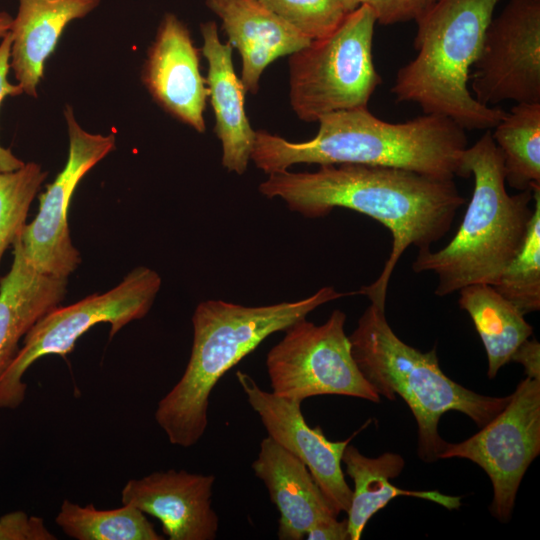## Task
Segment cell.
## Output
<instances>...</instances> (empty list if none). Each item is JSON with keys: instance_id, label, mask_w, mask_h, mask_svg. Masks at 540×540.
Instances as JSON below:
<instances>
[{"instance_id": "cell-5", "label": "cell", "mask_w": 540, "mask_h": 540, "mask_svg": "<svg viewBox=\"0 0 540 540\" xmlns=\"http://www.w3.org/2000/svg\"><path fill=\"white\" fill-rule=\"evenodd\" d=\"M501 0H439L415 22L416 56L397 72L392 94L424 114L462 128L493 129L506 111L478 102L468 88L485 31Z\"/></svg>"}, {"instance_id": "cell-34", "label": "cell", "mask_w": 540, "mask_h": 540, "mask_svg": "<svg viewBox=\"0 0 540 540\" xmlns=\"http://www.w3.org/2000/svg\"><path fill=\"white\" fill-rule=\"evenodd\" d=\"M345 10L350 13L361 5L362 0H339Z\"/></svg>"}, {"instance_id": "cell-22", "label": "cell", "mask_w": 540, "mask_h": 540, "mask_svg": "<svg viewBox=\"0 0 540 540\" xmlns=\"http://www.w3.org/2000/svg\"><path fill=\"white\" fill-rule=\"evenodd\" d=\"M459 306L466 311L484 345L489 378H494L517 348L532 335L520 310L492 285L478 283L459 290Z\"/></svg>"}, {"instance_id": "cell-26", "label": "cell", "mask_w": 540, "mask_h": 540, "mask_svg": "<svg viewBox=\"0 0 540 540\" xmlns=\"http://www.w3.org/2000/svg\"><path fill=\"white\" fill-rule=\"evenodd\" d=\"M48 172L35 162L0 172V262L27 224L30 206Z\"/></svg>"}, {"instance_id": "cell-10", "label": "cell", "mask_w": 540, "mask_h": 540, "mask_svg": "<svg viewBox=\"0 0 540 540\" xmlns=\"http://www.w3.org/2000/svg\"><path fill=\"white\" fill-rule=\"evenodd\" d=\"M540 453V380L526 376L507 405L480 431L447 443L439 459L464 458L480 466L493 486L491 511L509 520L522 478Z\"/></svg>"}, {"instance_id": "cell-9", "label": "cell", "mask_w": 540, "mask_h": 540, "mask_svg": "<svg viewBox=\"0 0 540 540\" xmlns=\"http://www.w3.org/2000/svg\"><path fill=\"white\" fill-rule=\"evenodd\" d=\"M345 322L346 314L336 309L321 325L304 318L287 328L266 357L272 392L301 403L317 395L379 402L353 357Z\"/></svg>"}, {"instance_id": "cell-3", "label": "cell", "mask_w": 540, "mask_h": 540, "mask_svg": "<svg viewBox=\"0 0 540 540\" xmlns=\"http://www.w3.org/2000/svg\"><path fill=\"white\" fill-rule=\"evenodd\" d=\"M351 294L325 286L298 301L264 306L200 302L192 316L193 344L186 369L155 411V420L169 442L188 448L201 439L208 426L213 388L268 336L285 331L317 307Z\"/></svg>"}, {"instance_id": "cell-1", "label": "cell", "mask_w": 540, "mask_h": 540, "mask_svg": "<svg viewBox=\"0 0 540 540\" xmlns=\"http://www.w3.org/2000/svg\"><path fill=\"white\" fill-rule=\"evenodd\" d=\"M258 189L266 198H279L291 211L306 218H320L334 208H347L385 226L392 237L390 255L379 277L358 291L382 308L390 278L405 250L410 246L418 251L430 249L447 234L465 203L454 179L362 164L273 173Z\"/></svg>"}, {"instance_id": "cell-6", "label": "cell", "mask_w": 540, "mask_h": 540, "mask_svg": "<svg viewBox=\"0 0 540 540\" xmlns=\"http://www.w3.org/2000/svg\"><path fill=\"white\" fill-rule=\"evenodd\" d=\"M349 340L360 371L376 392L388 400L398 394L412 411L423 461H436L447 445L438 433L446 412H461L482 427L509 402L510 395L485 396L451 380L441 370L435 349L422 352L398 338L385 308L371 303Z\"/></svg>"}, {"instance_id": "cell-20", "label": "cell", "mask_w": 540, "mask_h": 540, "mask_svg": "<svg viewBox=\"0 0 540 540\" xmlns=\"http://www.w3.org/2000/svg\"><path fill=\"white\" fill-rule=\"evenodd\" d=\"M68 278L42 273L27 260L20 236L13 244V261L0 279V374L19 349V341L44 315L61 305Z\"/></svg>"}, {"instance_id": "cell-4", "label": "cell", "mask_w": 540, "mask_h": 540, "mask_svg": "<svg viewBox=\"0 0 540 540\" xmlns=\"http://www.w3.org/2000/svg\"><path fill=\"white\" fill-rule=\"evenodd\" d=\"M474 188L460 227L438 251H418L412 269L437 276L435 295L447 296L478 283L495 285L522 246L532 217V189L506 190L500 150L485 132L464 154Z\"/></svg>"}, {"instance_id": "cell-12", "label": "cell", "mask_w": 540, "mask_h": 540, "mask_svg": "<svg viewBox=\"0 0 540 540\" xmlns=\"http://www.w3.org/2000/svg\"><path fill=\"white\" fill-rule=\"evenodd\" d=\"M469 80L486 106L540 103V0H510L492 17Z\"/></svg>"}, {"instance_id": "cell-23", "label": "cell", "mask_w": 540, "mask_h": 540, "mask_svg": "<svg viewBox=\"0 0 540 540\" xmlns=\"http://www.w3.org/2000/svg\"><path fill=\"white\" fill-rule=\"evenodd\" d=\"M493 129L509 186L525 191L540 184V103H516Z\"/></svg>"}, {"instance_id": "cell-32", "label": "cell", "mask_w": 540, "mask_h": 540, "mask_svg": "<svg viewBox=\"0 0 540 540\" xmlns=\"http://www.w3.org/2000/svg\"><path fill=\"white\" fill-rule=\"evenodd\" d=\"M511 361L520 363L528 377L540 380V344L537 340L524 341L512 355Z\"/></svg>"}, {"instance_id": "cell-27", "label": "cell", "mask_w": 540, "mask_h": 540, "mask_svg": "<svg viewBox=\"0 0 540 540\" xmlns=\"http://www.w3.org/2000/svg\"><path fill=\"white\" fill-rule=\"evenodd\" d=\"M309 40L333 33L348 12L339 0H258Z\"/></svg>"}, {"instance_id": "cell-14", "label": "cell", "mask_w": 540, "mask_h": 540, "mask_svg": "<svg viewBox=\"0 0 540 540\" xmlns=\"http://www.w3.org/2000/svg\"><path fill=\"white\" fill-rule=\"evenodd\" d=\"M200 68V50L189 29L176 15L166 13L147 51L141 80L164 111L204 133L209 92Z\"/></svg>"}, {"instance_id": "cell-2", "label": "cell", "mask_w": 540, "mask_h": 540, "mask_svg": "<svg viewBox=\"0 0 540 540\" xmlns=\"http://www.w3.org/2000/svg\"><path fill=\"white\" fill-rule=\"evenodd\" d=\"M318 122L317 134L302 142L257 130L251 161L267 175L305 163L393 167L441 179L469 177L465 129L445 116L423 114L391 123L365 107L333 112Z\"/></svg>"}, {"instance_id": "cell-17", "label": "cell", "mask_w": 540, "mask_h": 540, "mask_svg": "<svg viewBox=\"0 0 540 540\" xmlns=\"http://www.w3.org/2000/svg\"><path fill=\"white\" fill-rule=\"evenodd\" d=\"M251 467L280 514V540H301L314 524L338 516L305 464L271 437L261 441Z\"/></svg>"}, {"instance_id": "cell-30", "label": "cell", "mask_w": 540, "mask_h": 540, "mask_svg": "<svg viewBox=\"0 0 540 540\" xmlns=\"http://www.w3.org/2000/svg\"><path fill=\"white\" fill-rule=\"evenodd\" d=\"M12 37L7 33L0 43V105L8 96H18L23 92L19 84H12L8 81L10 70V51ZM24 162L18 159L9 149L0 144V172L14 171L21 168Z\"/></svg>"}, {"instance_id": "cell-25", "label": "cell", "mask_w": 540, "mask_h": 540, "mask_svg": "<svg viewBox=\"0 0 540 540\" xmlns=\"http://www.w3.org/2000/svg\"><path fill=\"white\" fill-rule=\"evenodd\" d=\"M531 189L533 213L524 241L493 285L523 315L540 309V184Z\"/></svg>"}, {"instance_id": "cell-28", "label": "cell", "mask_w": 540, "mask_h": 540, "mask_svg": "<svg viewBox=\"0 0 540 540\" xmlns=\"http://www.w3.org/2000/svg\"><path fill=\"white\" fill-rule=\"evenodd\" d=\"M439 0H362L382 25L416 21Z\"/></svg>"}, {"instance_id": "cell-16", "label": "cell", "mask_w": 540, "mask_h": 540, "mask_svg": "<svg viewBox=\"0 0 540 540\" xmlns=\"http://www.w3.org/2000/svg\"><path fill=\"white\" fill-rule=\"evenodd\" d=\"M206 6L221 20L227 43L240 52L246 92H258L273 61L311 42L258 0H206Z\"/></svg>"}, {"instance_id": "cell-15", "label": "cell", "mask_w": 540, "mask_h": 540, "mask_svg": "<svg viewBox=\"0 0 540 540\" xmlns=\"http://www.w3.org/2000/svg\"><path fill=\"white\" fill-rule=\"evenodd\" d=\"M215 476L185 470L153 472L130 479L121 502L158 519L169 540H214L219 519L212 508Z\"/></svg>"}, {"instance_id": "cell-29", "label": "cell", "mask_w": 540, "mask_h": 540, "mask_svg": "<svg viewBox=\"0 0 540 540\" xmlns=\"http://www.w3.org/2000/svg\"><path fill=\"white\" fill-rule=\"evenodd\" d=\"M42 518L14 511L0 518V540H54Z\"/></svg>"}, {"instance_id": "cell-31", "label": "cell", "mask_w": 540, "mask_h": 540, "mask_svg": "<svg viewBox=\"0 0 540 540\" xmlns=\"http://www.w3.org/2000/svg\"><path fill=\"white\" fill-rule=\"evenodd\" d=\"M308 540H350L347 519L337 517L314 524L306 533Z\"/></svg>"}, {"instance_id": "cell-18", "label": "cell", "mask_w": 540, "mask_h": 540, "mask_svg": "<svg viewBox=\"0 0 540 540\" xmlns=\"http://www.w3.org/2000/svg\"><path fill=\"white\" fill-rule=\"evenodd\" d=\"M202 54L208 62L206 83L215 116L214 132L221 143L222 166L242 175L247 171L256 131L245 111L246 90L235 73L233 47L222 43L215 22L200 26Z\"/></svg>"}, {"instance_id": "cell-13", "label": "cell", "mask_w": 540, "mask_h": 540, "mask_svg": "<svg viewBox=\"0 0 540 540\" xmlns=\"http://www.w3.org/2000/svg\"><path fill=\"white\" fill-rule=\"evenodd\" d=\"M236 377L268 436L305 464L337 514L347 513L352 489L344 478L341 464L351 438L338 442L328 440L320 426L311 428L307 424L301 402L261 389L245 372L237 371Z\"/></svg>"}, {"instance_id": "cell-21", "label": "cell", "mask_w": 540, "mask_h": 540, "mask_svg": "<svg viewBox=\"0 0 540 540\" xmlns=\"http://www.w3.org/2000/svg\"><path fill=\"white\" fill-rule=\"evenodd\" d=\"M346 473L354 482L348 514L350 540H359L370 518L398 496L429 500L451 510L461 506V497L438 491H412L400 489L390 479L400 475L405 462L401 455L387 452L371 458L353 445H347L342 456Z\"/></svg>"}, {"instance_id": "cell-11", "label": "cell", "mask_w": 540, "mask_h": 540, "mask_svg": "<svg viewBox=\"0 0 540 540\" xmlns=\"http://www.w3.org/2000/svg\"><path fill=\"white\" fill-rule=\"evenodd\" d=\"M69 148L64 168L39 196L35 218L25 225L20 242L29 263L38 271L68 278L79 266L81 256L73 245L68 211L81 179L109 153L116 149V137L92 134L77 122L73 109H64Z\"/></svg>"}, {"instance_id": "cell-24", "label": "cell", "mask_w": 540, "mask_h": 540, "mask_svg": "<svg viewBox=\"0 0 540 540\" xmlns=\"http://www.w3.org/2000/svg\"><path fill=\"white\" fill-rule=\"evenodd\" d=\"M55 522L67 536L77 540L165 539L142 511L127 504L99 510L92 503L82 507L64 500Z\"/></svg>"}, {"instance_id": "cell-7", "label": "cell", "mask_w": 540, "mask_h": 540, "mask_svg": "<svg viewBox=\"0 0 540 540\" xmlns=\"http://www.w3.org/2000/svg\"><path fill=\"white\" fill-rule=\"evenodd\" d=\"M376 18L361 4L330 35L313 40L289 58L290 104L306 122L365 108L381 83L372 57Z\"/></svg>"}, {"instance_id": "cell-8", "label": "cell", "mask_w": 540, "mask_h": 540, "mask_svg": "<svg viewBox=\"0 0 540 540\" xmlns=\"http://www.w3.org/2000/svg\"><path fill=\"white\" fill-rule=\"evenodd\" d=\"M161 283L155 270L139 266L109 291L60 305L44 315L26 333L23 345L0 374V408L15 409L23 402L27 386L22 378L41 357L66 356L77 340L97 324L108 323L112 338L128 323L145 317Z\"/></svg>"}, {"instance_id": "cell-19", "label": "cell", "mask_w": 540, "mask_h": 540, "mask_svg": "<svg viewBox=\"0 0 540 540\" xmlns=\"http://www.w3.org/2000/svg\"><path fill=\"white\" fill-rule=\"evenodd\" d=\"M101 0H19L10 34V68L17 84L29 96L37 97L46 60L73 20L97 8Z\"/></svg>"}, {"instance_id": "cell-33", "label": "cell", "mask_w": 540, "mask_h": 540, "mask_svg": "<svg viewBox=\"0 0 540 540\" xmlns=\"http://www.w3.org/2000/svg\"><path fill=\"white\" fill-rule=\"evenodd\" d=\"M13 22V17L5 12H0V39H2L7 33H9Z\"/></svg>"}]
</instances>
